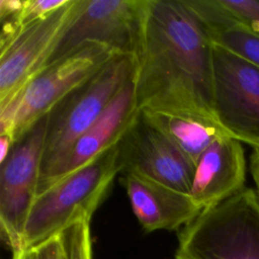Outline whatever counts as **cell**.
Returning a JSON list of instances; mask_svg holds the SVG:
<instances>
[{
  "label": "cell",
  "mask_w": 259,
  "mask_h": 259,
  "mask_svg": "<svg viewBox=\"0 0 259 259\" xmlns=\"http://www.w3.org/2000/svg\"><path fill=\"white\" fill-rule=\"evenodd\" d=\"M213 112L228 134L259 149V68L213 45Z\"/></svg>",
  "instance_id": "cell-8"
},
{
  "label": "cell",
  "mask_w": 259,
  "mask_h": 259,
  "mask_svg": "<svg viewBox=\"0 0 259 259\" xmlns=\"http://www.w3.org/2000/svg\"><path fill=\"white\" fill-rule=\"evenodd\" d=\"M175 259H259V196L244 188L203 208L178 234Z\"/></svg>",
  "instance_id": "cell-4"
},
{
  "label": "cell",
  "mask_w": 259,
  "mask_h": 259,
  "mask_svg": "<svg viewBox=\"0 0 259 259\" xmlns=\"http://www.w3.org/2000/svg\"><path fill=\"white\" fill-rule=\"evenodd\" d=\"M250 172L259 196V149H254L250 156Z\"/></svg>",
  "instance_id": "cell-21"
},
{
  "label": "cell",
  "mask_w": 259,
  "mask_h": 259,
  "mask_svg": "<svg viewBox=\"0 0 259 259\" xmlns=\"http://www.w3.org/2000/svg\"><path fill=\"white\" fill-rule=\"evenodd\" d=\"M141 111L194 166L214 141L230 136L211 116L193 112Z\"/></svg>",
  "instance_id": "cell-14"
},
{
  "label": "cell",
  "mask_w": 259,
  "mask_h": 259,
  "mask_svg": "<svg viewBox=\"0 0 259 259\" xmlns=\"http://www.w3.org/2000/svg\"><path fill=\"white\" fill-rule=\"evenodd\" d=\"M114 55L103 45L89 42L44 67L0 107V134L10 135L16 142Z\"/></svg>",
  "instance_id": "cell-5"
},
{
  "label": "cell",
  "mask_w": 259,
  "mask_h": 259,
  "mask_svg": "<svg viewBox=\"0 0 259 259\" xmlns=\"http://www.w3.org/2000/svg\"><path fill=\"white\" fill-rule=\"evenodd\" d=\"M212 51L205 26L184 0H147L136 56L139 110L215 118Z\"/></svg>",
  "instance_id": "cell-1"
},
{
  "label": "cell",
  "mask_w": 259,
  "mask_h": 259,
  "mask_svg": "<svg viewBox=\"0 0 259 259\" xmlns=\"http://www.w3.org/2000/svg\"><path fill=\"white\" fill-rule=\"evenodd\" d=\"M11 259H33V256L30 249H24V250L12 253Z\"/></svg>",
  "instance_id": "cell-22"
},
{
  "label": "cell",
  "mask_w": 259,
  "mask_h": 259,
  "mask_svg": "<svg viewBox=\"0 0 259 259\" xmlns=\"http://www.w3.org/2000/svg\"><path fill=\"white\" fill-rule=\"evenodd\" d=\"M59 234L63 259H93L89 221L76 222Z\"/></svg>",
  "instance_id": "cell-16"
},
{
  "label": "cell",
  "mask_w": 259,
  "mask_h": 259,
  "mask_svg": "<svg viewBox=\"0 0 259 259\" xmlns=\"http://www.w3.org/2000/svg\"><path fill=\"white\" fill-rule=\"evenodd\" d=\"M14 144L15 140L12 136L7 134H0V164L4 162L9 156Z\"/></svg>",
  "instance_id": "cell-20"
},
{
  "label": "cell",
  "mask_w": 259,
  "mask_h": 259,
  "mask_svg": "<svg viewBox=\"0 0 259 259\" xmlns=\"http://www.w3.org/2000/svg\"><path fill=\"white\" fill-rule=\"evenodd\" d=\"M135 76L91 126L76 140L62 161L38 186L37 194L118 144L140 111Z\"/></svg>",
  "instance_id": "cell-11"
},
{
  "label": "cell",
  "mask_w": 259,
  "mask_h": 259,
  "mask_svg": "<svg viewBox=\"0 0 259 259\" xmlns=\"http://www.w3.org/2000/svg\"><path fill=\"white\" fill-rule=\"evenodd\" d=\"M120 174L190 192L195 166L140 110L117 144Z\"/></svg>",
  "instance_id": "cell-9"
},
{
  "label": "cell",
  "mask_w": 259,
  "mask_h": 259,
  "mask_svg": "<svg viewBox=\"0 0 259 259\" xmlns=\"http://www.w3.org/2000/svg\"><path fill=\"white\" fill-rule=\"evenodd\" d=\"M205 26L213 45L259 68V33L234 17L219 0H184Z\"/></svg>",
  "instance_id": "cell-15"
},
{
  "label": "cell",
  "mask_w": 259,
  "mask_h": 259,
  "mask_svg": "<svg viewBox=\"0 0 259 259\" xmlns=\"http://www.w3.org/2000/svg\"><path fill=\"white\" fill-rule=\"evenodd\" d=\"M79 0L68 2L48 17L34 21L0 42V107L47 66Z\"/></svg>",
  "instance_id": "cell-10"
},
{
  "label": "cell",
  "mask_w": 259,
  "mask_h": 259,
  "mask_svg": "<svg viewBox=\"0 0 259 259\" xmlns=\"http://www.w3.org/2000/svg\"><path fill=\"white\" fill-rule=\"evenodd\" d=\"M246 160L241 142L227 136L214 141L195 164L189 195L202 208L244 189Z\"/></svg>",
  "instance_id": "cell-13"
},
{
  "label": "cell",
  "mask_w": 259,
  "mask_h": 259,
  "mask_svg": "<svg viewBox=\"0 0 259 259\" xmlns=\"http://www.w3.org/2000/svg\"><path fill=\"white\" fill-rule=\"evenodd\" d=\"M146 1L79 0L47 66L89 42L103 45L117 55L137 56Z\"/></svg>",
  "instance_id": "cell-6"
},
{
  "label": "cell",
  "mask_w": 259,
  "mask_h": 259,
  "mask_svg": "<svg viewBox=\"0 0 259 259\" xmlns=\"http://www.w3.org/2000/svg\"><path fill=\"white\" fill-rule=\"evenodd\" d=\"M120 172L117 145L38 193L22 237L29 249L79 221L91 220Z\"/></svg>",
  "instance_id": "cell-2"
},
{
  "label": "cell",
  "mask_w": 259,
  "mask_h": 259,
  "mask_svg": "<svg viewBox=\"0 0 259 259\" xmlns=\"http://www.w3.org/2000/svg\"><path fill=\"white\" fill-rule=\"evenodd\" d=\"M238 20L259 33V0H219Z\"/></svg>",
  "instance_id": "cell-17"
},
{
  "label": "cell",
  "mask_w": 259,
  "mask_h": 259,
  "mask_svg": "<svg viewBox=\"0 0 259 259\" xmlns=\"http://www.w3.org/2000/svg\"><path fill=\"white\" fill-rule=\"evenodd\" d=\"M33 259H63V247L60 234L29 248Z\"/></svg>",
  "instance_id": "cell-18"
},
{
  "label": "cell",
  "mask_w": 259,
  "mask_h": 259,
  "mask_svg": "<svg viewBox=\"0 0 259 259\" xmlns=\"http://www.w3.org/2000/svg\"><path fill=\"white\" fill-rule=\"evenodd\" d=\"M136 70V56L114 55L48 113L38 186L135 76Z\"/></svg>",
  "instance_id": "cell-3"
},
{
  "label": "cell",
  "mask_w": 259,
  "mask_h": 259,
  "mask_svg": "<svg viewBox=\"0 0 259 259\" xmlns=\"http://www.w3.org/2000/svg\"><path fill=\"white\" fill-rule=\"evenodd\" d=\"M47 123L48 114L15 142L9 156L0 164L1 237L12 253L24 250L22 237L37 195Z\"/></svg>",
  "instance_id": "cell-7"
},
{
  "label": "cell",
  "mask_w": 259,
  "mask_h": 259,
  "mask_svg": "<svg viewBox=\"0 0 259 259\" xmlns=\"http://www.w3.org/2000/svg\"><path fill=\"white\" fill-rule=\"evenodd\" d=\"M24 0H0V19L5 21L20 12Z\"/></svg>",
  "instance_id": "cell-19"
},
{
  "label": "cell",
  "mask_w": 259,
  "mask_h": 259,
  "mask_svg": "<svg viewBox=\"0 0 259 259\" xmlns=\"http://www.w3.org/2000/svg\"><path fill=\"white\" fill-rule=\"evenodd\" d=\"M120 183L134 214L148 233L180 231L203 209L188 193L141 176L123 174Z\"/></svg>",
  "instance_id": "cell-12"
}]
</instances>
